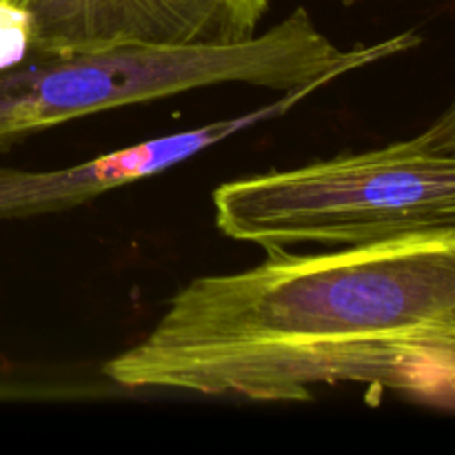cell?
I'll return each instance as SVG.
<instances>
[{
	"label": "cell",
	"instance_id": "cell-5",
	"mask_svg": "<svg viewBox=\"0 0 455 455\" xmlns=\"http://www.w3.org/2000/svg\"><path fill=\"white\" fill-rule=\"evenodd\" d=\"M31 52V22L13 0H0V69L18 65Z\"/></svg>",
	"mask_w": 455,
	"mask_h": 455
},
{
	"label": "cell",
	"instance_id": "cell-7",
	"mask_svg": "<svg viewBox=\"0 0 455 455\" xmlns=\"http://www.w3.org/2000/svg\"><path fill=\"white\" fill-rule=\"evenodd\" d=\"M345 3H347V4H351V3H355V0H345Z\"/></svg>",
	"mask_w": 455,
	"mask_h": 455
},
{
	"label": "cell",
	"instance_id": "cell-3",
	"mask_svg": "<svg viewBox=\"0 0 455 455\" xmlns=\"http://www.w3.org/2000/svg\"><path fill=\"white\" fill-rule=\"evenodd\" d=\"M213 212L222 234L267 256L455 231V154L411 138L238 178L213 191Z\"/></svg>",
	"mask_w": 455,
	"mask_h": 455
},
{
	"label": "cell",
	"instance_id": "cell-6",
	"mask_svg": "<svg viewBox=\"0 0 455 455\" xmlns=\"http://www.w3.org/2000/svg\"><path fill=\"white\" fill-rule=\"evenodd\" d=\"M420 147L431 151H447L455 154V98L451 105L429 124L422 133L413 136Z\"/></svg>",
	"mask_w": 455,
	"mask_h": 455
},
{
	"label": "cell",
	"instance_id": "cell-2",
	"mask_svg": "<svg viewBox=\"0 0 455 455\" xmlns=\"http://www.w3.org/2000/svg\"><path fill=\"white\" fill-rule=\"evenodd\" d=\"M420 44L394 36L345 52L318 29L307 9L251 40L203 49H93L36 52L0 69V151L76 118L216 84H253L278 92L315 89L340 76Z\"/></svg>",
	"mask_w": 455,
	"mask_h": 455
},
{
	"label": "cell",
	"instance_id": "cell-4",
	"mask_svg": "<svg viewBox=\"0 0 455 455\" xmlns=\"http://www.w3.org/2000/svg\"><path fill=\"white\" fill-rule=\"evenodd\" d=\"M36 52L231 47L260 34L271 0H13Z\"/></svg>",
	"mask_w": 455,
	"mask_h": 455
},
{
	"label": "cell",
	"instance_id": "cell-1",
	"mask_svg": "<svg viewBox=\"0 0 455 455\" xmlns=\"http://www.w3.org/2000/svg\"><path fill=\"white\" fill-rule=\"evenodd\" d=\"M124 389L307 403L369 385L451 404L455 231L324 253H269L191 280L102 367Z\"/></svg>",
	"mask_w": 455,
	"mask_h": 455
}]
</instances>
